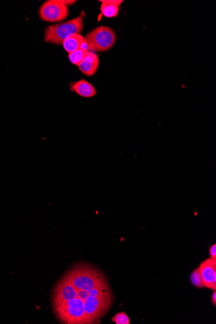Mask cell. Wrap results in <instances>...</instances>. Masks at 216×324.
Returning <instances> with one entry per match:
<instances>
[{
	"mask_svg": "<svg viewBox=\"0 0 216 324\" xmlns=\"http://www.w3.org/2000/svg\"><path fill=\"white\" fill-rule=\"evenodd\" d=\"M84 38L78 34H75L67 38L63 42L64 50L69 54L79 50L80 45L84 42Z\"/></svg>",
	"mask_w": 216,
	"mask_h": 324,
	"instance_id": "ba28073f",
	"label": "cell"
},
{
	"mask_svg": "<svg viewBox=\"0 0 216 324\" xmlns=\"http://www.w3.org/2000/svg\"><path fill=\"white\" fill-rule=\"evenodd\" d=\"M190 280L193 285L196 287L203 288L206 287L204 283H203L202 277L201 276L200 268H197L196 270H195L191 274L190 276Z\"/></svg>",
	"mask_w": 216,
	"mask_h": 324,
	"instance_id": "8fae6325",
	"label": "cell"
},
{
	"mask_svg": "<svg viewBox=\"0 0 216 324\" xmlns=\"http://www.w3.org/2000/svg\"><path fill=\"white\" fill-rule=\"evenodd\" d=\"M61 3L64 4L65 5L68 6L73 5L77 1H73V0H60Z\"/></svg>",
	"mask_w": 216,
	"mask_h": 324,
	"instance_id": "5bb4252c",
	"label": "cell"
},
{
	"mask_svg": "<svg viewBox=\"0 0 216 324\" xmlns=\"http://www.w3.org/2000/svg\"><path fill=\"white\" fill-rule=\"evenodd\" d=\"M84 22L82 16H78L67 22L51 25L44 32V39L48 43L62 45L63 42L71 36L83 31Z\"/></svg>",
	"mask_w": 216,
	"mask_h": 324,
	"instance_id": "7a4b0ae2",
	"label": "cell"
},
{
	"mask_svg": "<svg viewBox=\"0 0 216 324\" xmlns=\"http://www.w3.org/2000/svg\"><path fill=\"white\" fill-rule=\"evenodd\" d=\"M101 12L107 18H113L117 16L119 7L115 3H110L108 0H102Z\"/></svg>",
	"mask_w": 216,
	"mask_h": 324,
	"instance_id": "9c48e42d",
	"label": "cell"
},
{
	"mask_svg": "<svg viewBox=\"0 0 216 324\" xmlns=\"http://www.w3.org/2000/svg\"><path fill=\"white\" fill-rule=\"evenodd\" d=\"M88 52V51L79 49V50L75 51V52L69 54L70 62L73 63V64L78 65V66L82 61H83L84 58H85Z\"/></svg>",
	"mask_w": 216,
	"mask_h": 324,
	"instance_id": "30bf717a",
	"label": "cell"
},
{
	"mask_svg": "<svg viewBox=\"0 0 216 324\" xmlns=\"http://www.w3.org/2000/svg\"><path fill=\"white\" fill-rule=\"evenodd\" d=\"M88 44L89 51L105 52L115 45L116 36L110 27L100 26L93 29L84 38Z\"/></svg>",
	"mask_w": 216,
	"mask_h": 324,
	"instance_id": "3957f363",
	"label": "cell"
},
{
	"mask_svg": "<svg viewBox=\"0 0 216 324\" xmlns=\"http://www.w3.org/2000/svg\"><path fill=\"white\" fill-rule=\"evenodd\" d=\"M113 302V293L105 274L85 263L67 270L52 293L53 311L62 324L97 323L107 314Z\"/></svg>",
	"mask_w": 216,
	"mask_h": 324,
	"instance_id": "6da1fadb",
	"label": "cell"
},
{
	"mask_svg": "<svg viewBox=\"0 0 216 324\" xmlns=\"http://www.w3.org/2000/svg\"><path fill=\"white\" fill-rule=\"evenodd\" d=\"M71 91L83 98H92L97 95V90L95 87L84 79L72 84Z\"/></svg>",
	"mask_w": 216,
	"mask_h": 324,
	"instance_id": "52a82bcc",
	"label": "cell"
},
{
	"mask_svg": "<svg viewBox=\"0 0 216 324\" xmlns=\"http://www.w3.org/2000/svg\"><path fill=\"white\" fill-rule=\"evenodd\" d=\"M209 254L212 259L216 260V245H213L209 249Z\"/></svg>",
	"mask_w": 216,
	"mask_h": 324,
	"instance_id": "4fadbf2b",
	"label": "cell"
},
{
	"mask_svg": "<svg viewBox=\"0 0 216 324\" xmlns=\"http://www.w3.org/2000/svg\"><path fill=\"white\" fill-rule=\"evenodd\" d=\"M99 65H100V59L98 55L93 52H88L83 61L78 65V69L84 75L92 77L96 73Z\"/></svg>",
	"mask_w": 216,
	"mask_h": 324,
	"instance_id": "8992f818",
	"label": "cell"
},
{
	"mask_svg": "<svg viewBox=\"0 0 216 324\" xmlns=\"http://www.w3.org/2000/svg\"><path fill=\"white\" fill-rule=\"evenodd\" d=\"M200 271L205 287L209 289H216V260L209 258L201 263Z\"/></svg>",
	"mask_w": 216,
	"mask_h": 324,
	"instance_id": "5b68a950",
	"label": "cell"
},
{
	"mask_svg": "<svg viewBox=\"0 0 216 324\" xmlns=\"http://www.w3.org/2000/svg\"><path fill=\"white\" fill-rule=\"evenodd\" d=\"M112 321L116 324H130V323L128 315L124 312L117 313L115 317L112 318Z\"/></svg>",
	"mask_w": 216,
	"mask_h": 324,
	"instance_id": "7c38bea8",
	"label": "cell"
},
{
	"mask_svg": "<svg viewBox=\"0 0 216 324\" xmlns=\"http://www.w3.org/2000/svg\"><path fill=\"white\" fill-rule=\"evenodd\" d=\"M212 303L214 304V306L216 305V291H214L213 295H212L211 298Z\"/></svg>",
	"mask_w": 216,
	"mask_h": 324,
	"instance_id": "9a60e30c",
	"label": "cell"
},
{
	"mask_svg": "<svg viewBox=\"0 0 216 324\" xmlns=\"http://www.w3.org/2000/svg\"><path fill=\"white\" fill-rule=\"evenodd\" d=\"M39 15L45 22H59L69 16V8L60 0H48L40 7Z\"/></svg>",
	"mask_w": 216,
	"mask_h": 324,
	"instance_id": "277c9868",
	"label": "cell"
}]
</instances>
